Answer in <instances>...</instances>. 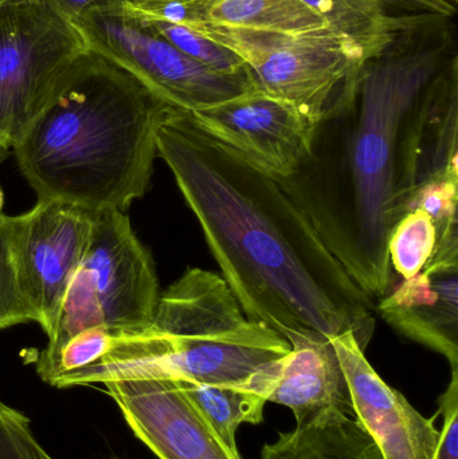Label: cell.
I'll return each mask as SVG.
<instances>
[{
  "instance_id": "1",
  "label": "cell",
  "mask_w": 458,
  "mask_h": 459,
  "mask_svg": "<svg viewBox=\"0 0 458 459\" xmlns=\"http://www.w3.org/2000/svg\"><path fill=\"white\" fill-rule=\"evenodd\" d=\"M457 18L395 32L341 83L296 171L276 179L371 299L392 286L390 234L417 191L458 179Z\"/></svg>"
},
{
  "instance_id": "2",
  "label": "cell",
  "mask_w": 458,
  "mask_h": 459,
  "mask_svg": "<svg viewBox=\"0 0 458 459\" xmlns=\"http://www.w3.org/2000/svg\"><path fill=\"white\" fill-rule=\"evenodd\" d=\"M155 139L244 315L288 342L352 332L366 352L373 299L277 180L204 134L187 110L171 107Z\"/></svg>"
},
{
  "instance_id": "3",
  "label": "cell",
  "mask_w": 458,
  "mask_h": 459,
  "mask_svg": "<svg viewBox=\"0 0 458 459\" xmlns=\"http://www.w3.org/2000/svg\"><path fill=\"white\" fill-rule=\"evenodd\" d=\"M171 107L89 48L13 150L38 201L124 212L150 188L156 128Z\"/></svg>"
},
{
  "instance_id": "4",
  "label": "cell",
  "mask_w": 458,
  "mask_h": 459,
  "mask_svg": "<svg viewBox=\"0 0 458 459\" xmlns=\"http://www.w3.org/2000/svg\"><path fill=\"white\" fill-rule=\"evenodd\" d=\"M290 350L284 337L244 315L220 275L191 267L160 294L147 329L113 334L104 358L58 377L53 387L172 379L250 390Z\"/></svg>"
},
{
  "instance_id": "5",
  "label": "cell",
  "mask_w": 458,
  "mask_h": 459,
  "mask_svg": "<svg viewBox=\"0 0 458 459\" xmlns=\"http://www.w3.org/2000/svg\"><path fill=\"white\" fill-rule=\"evenodd\" d=\"M159 297L152 256L125 212H93L88 247L70 281L48 347L37 359L51 358L67 340L96 326L115 336L144 331L152 323Z\"/></svg>"
},
{
  "instance_id": "6",
  "label": "cell",
  "mask_w": 458,
  "mask_h": 459,
  "mask_svg": "<svg viewBox=\"0 0 458 459\" xmlns=\"http://www.w3.org/2000/svg\"><path fill=\"white\" fill-rule=\"evenodd\" d=\"M188 27L241 56L255 91L289 102L314 124L350 73L376 50L330 27L301 34L212 23Z\"/></svg>"
},
{
  "instance_id": "7",
  "label": "cell",
  "mask_w": 458,
  "mask_h": 459,
  "mask_svg": "<svg viewBox=\"0 0 458 459\" xmlns=\"http://www.w3.org/2000/svg\"><path fill=\"white\" fill-rule=\"evenodd\" d=\"M89 48L75 21L42 0L0 4V153L22 139Z\"/></svg>"
},
{
  "instance_id": "8",
  "label": "cell",
  "mask_w": 458,
  "mask_h": 459,
  "mask_svg": "<svg viewBox=\"0 0 458 459\" xmlns=\"http://www.w3.org/2000/svg\"><path fill=\"white\" fill-rule=\"evenodd\" d=\"M75 23L91 48L134 73L179 109L196 112L255 91L249 69L236 74L209 69L158 34L125 3L89 8Z\"/></svg>"
},
{
  "instance_id": "9",
  "label": "cell",
  "mask_w": 458,
  "mask_h": 459,
  "mask_svg": "<svg viewBox=\"0 0 458 459\" xmlns=\"http://www.w3.org/2000/svg\"><path fill=\"white\" fill-rule=\"evenodd\" d=\"M93 212L59 201H38L10 217L11 243L24 299L48 337L53 334L73 275L91 239Z\"/></svg>"
},
{
  "instance_id": "10",
  "label": "cell",
  "mask_w": 458,
  "mask_h": 459,
  "mask_svg": "<svg viewBox=\"0 0 458 459\" xmlns=\"http://www.w3.org/2000/svg\"><path fill=\"white\" fill-rule=\"evenodd\" d=\"M190 113L204 134L274 179L296 171L314 126L289 102L258 91Z\"/></svg>"
},
{
  "instance_id": "11",
  "label": "cell",
  "mask_w": 458,
  "mask_h": 459,
  "mask_svg": "<svg viewBox=\"0 0 458 459\" xmlns=\"http://www.w3.org/2000/svg\"><path fill=\"white\" fill-rule=\"evenodd\" d=\"M134 436L160 459H242L183 390L179 380L105 383Z\"/></svg>"
},
{
  "instance_id": "12",
  "label": "cell",
  "mask_w": 458,
  "mask_h": 459,
  "mask_svg": "<svg viewBox=\"0 0 458 459\" xmlns=\"http://www.w3.org/2000/svg\"><path fill=\"white\" fill-rule=\"evenodd\" d=\"M343 369L354 415L385 459H432L440 430L368 363L352 332L330 340Z\"/></svg>"
},
{
  "instance_id": "13",
  "label": "cell",
  "mask_w": 458,
  "mask_h": 459,
  "mask_svg": "<svg viewBox=\"0 0 458 459\" xmlns=\"http://www.w3.org/2000/svg\"><path fill=\"white\" fill-rule=\"evenodd\" d=\"M289 344L292 350L272 371L266 402L290 409L298 426L327 412L354 415L349 385L330 340L298 336Z\"/></svg>"
},
{
  "instance_id": "14",
  "label": "cell",
  "mask_w": 458,
  "mask_h": 459,
  "mask_svg": "<svg viewBox=\"0 0 458 459\" xmlns=\"http://www.w3.org/2000/svg\"><path fill=\"white\" fill-rule=\"evenodd\" d=\"M376 309L393 328L441 353L458 371V266L424 267L387 291Z\"/></svg>"
},
{
  "instance_id": "15",
  "label": "cell",
  "mask_w": 458,
  "mask_h": 459,
  "mask_svg": "<svg viewBox=\"0 0 458 459\" xmlns=\"http://www.w3.org/2000/svg\"><path fill=\"white\" fill-rule=\"evenodd\" d=\"M260 459H385L378 445L357 420L333 411L280 433Z\"/></svg>"
},
{
  "instance_id": "16",
  "label": "cell",
  "mask_w": 458,
  "mask_h": 459,
  "mask_svg": "<svg viewBox=\"0 0 458 459\" xmlns=\"http://www.w3.org/2000/svg\"><path fill=\"white\" fill-rule=\"evenodd\" d=\"M199 23L282 34H301L328 27L303 0H204Z\"/></svg>"
},
{
  "instance_id": "17",
  "label": "cell",
  "mask_w": 458,
  "mask_h": 459,
  "mask_svg": "<svg viewBox=\"0 0 458 459\" xmlns=\"http://www.w3.org/2000/svg\"><path fill=\"white\" fill-rule=\"evenodd\" d=\"M179 382L231 450H238L236 434L242 423L263 422L266 399L255 391L237 385Z\"/></svg>"
},
{
  "instance_id": "18",
  "label": "cell",
  "mask_w": 458,
  "mask_h": 459,
  "mask_svg": "<svg viewBox=\"0 0 458 459\" xmlns=\"http://www.w3.org/2000/svg\"><path fill=\"white\" fill-rule=\"evenodd\" d=\"M437 245V230L422 210L408 212L390 234L387 251L390 264L403 280L414 277L427 266Z\"/></svg>"
},
{
  "instance_id": "19",
  "label": "cell",
  "mask_w": 458,
  "mask_h": 459,
  "mask_svg": "<svg viewBox=\"0 0 458 459\" xmlns=\"http://www.w3.org/2000/svg\"><path fill=\"white\" fill-rule=\"evenodd\" d=\"M316 11L330 29L359 40L371 48H381L393 35L392 27L370 15L352 0H303ZM401 31V30H400Z\"/></svg>"
},
{
  "instance_id": "20",
  "label": "cell",
  "mask_w": 458,
  "mask_h": 459,
  "mask_svg": "<svg viewBox=\"0 0 458 459\" xmlns=\"http://www.w3.org/2000/svg\"><path fill=\"white\" fill-rule=\"evenodd\" d=\"M147 22L158 34L166 38L175 48H179L183 53L187 54L188 56L209 69L223 73V74H236V73L247 69L244 59L237 56L230 48L214 42L191 27L169 23V22Z\"/></svg>"
},
{
  "instance_id": "21",
  "label": "cell",
  "mask_w": 458,
  "mask_h": 459,
  "mask_svg": "<svg viewBox=\"0 0 458 459\" xmlns=\"http://www.w3.org/2000/svg\"><path fill=\"white\" fill-rule=\"evenodd\" d=\"M30 321H37V316L24 299L19 283L10 217L0 214V331Z\"/></svg>"
},
{
  "instance_id": "22",
  "label": "cell",
  "mask_w": 458,
  "mask_h": 459,
  "mask_svg": "<svg viewBox=\"0 0 458 459\" xmlns=\"http://www.w3.org/2000/svg\"><path fill=\"white\" fill-rule=\"evenodd\" d=\"M381 19L394 31L410 29L437 19L457 18V5L449 0H352Z\"/></svg>"
},
{
  "instance_id": "23",
  "label": "cell",
  "mask_w": 458,
  "mask_h": 459,
  "mask_svg": "<svg viewBox=\"0 0 458 459\" xmlns=\"http://www.w3.org/2000/svg\"><path fill=\"white\" fill-rule=\"evenodd\" d=\"M458 179H437L422 186L409 204V212L422 210L437 230V239L458 232Z\"/></svg>"
},
{
  "instance_id": "24",
  "label": "cell",
  "mask_w": 458,
  "mask_h": 459,
  "mask_svg": "<svg viewBox=\"0 0 458 459\" xmlns=\"http://www.w3.org/2000/svg\"><path fill=\"white\" fill-rule=\"evenodd\" d=\"M0 459H54L38 442L29 418L0 399Z\"/></svg>"
},
{
  "instance_id": "25",
  "label": "cell",
  "mask_w": 458,
  "mask_h": 459,
  "mask_svg": "<svg viewBox=\"0 0 458 459\" xmlns=\"http://www.w3.org/2000/svg\"><path fill=\"white\" fill-rule=\"evenodd\" d=\"M438 404L444 422L432 459H458V371H452L451 383Z\"/></svg>"
},
{
  "instance_id": "26",
  "label": "cell",
  "mask_w": 458,
  "mask_h": 459,
  "mask_svg": "<svg viewBox=\"0 0 458 459\" xmlns=\"http://www.w3.org/2000/svg\"><path fill=\"white\" fill-rule=\"evenodd\" d=\"M48 4L53 5L59 13L72 18L73 21L80 18L83 13L89 8L96 7L99 4H107V3H125L129 0H42Z\"/></svg>"
},
{
  "instance_id": "27",
  "label": "cell",
  "mask_w": 458,
  "mask_h": 459,
  "mask_svg": "<svg viewBox=\"0 0 458 459\" xmlns=\"http://www.w3.org/2000/svg\"><path fill=\"white\" fill-rule=\"evenodd\" d=\"M3 204H4V195H3L2 188H0V214H3Z\"/></svg>"
},
{
  "instance_id": "28",
  "label": "cell",
  "mask_w": 458,
  "mask_h": 459,
  "mask_svg": "<svg viewBox=\"0 0 458 459\" xmlns=\"http://www.w3.org/2000/svg\"><path fill=\"white\" fill-rule=\"evenodd\" d=\"M449 2L454 3V5H457L458 0H449Z\"/></svg>"
},
{
  "instance_id": "29",
  "label": "cell",
  "mask_w": 458,
  "mask_h": 459,
  "mask_svg": "<svg viewBox=\"0 0 458 459\" xmlns=\"http://www.w3.org/2000/svg\"><path fill=\"white\" fill-rule=\"evenodd\" d=\"M8 2V0H0V4H3V3Z\"/></svg>"
}]
</instances>
